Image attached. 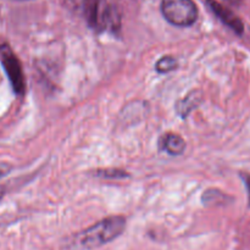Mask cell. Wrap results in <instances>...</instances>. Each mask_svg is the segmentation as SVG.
I'll return each instance as SVG.
<instances>
[{"instance_id": "6da1fadb", "label": "cell", "mask_w": 250, "mask_h": 250, "mask_svg": "<svg viewBox=\"0 0 250 250\" xmlns=\"http://www.w3.org/2000/svg\"><path fill=\"white\" fill-rule=\"evenodd\" d=\"M126 229V219L110 216L97 222L78 236V243L87 249L99 248L121 236Z\"/></svg>"}, {"instance_id": "7a4b0ae2", "label": "cell", "mask_w": 250, "mask_h": 250, "mask_svg": "<svg viewBox=\"0 0 250 250\" xmlns=\"http://www.w3.org/2000/svg\"><path fill=\"white\" fill-rule=\"evenodd\" d=\"M84 15L95 31L116 32L121 26L119 10L111 0H85Z\"/></svg>"}, {"instance_id": "3957f363", "label": "cell", "mask_w": 250, "mask_h": 250, "mask_svg": "<svg viewBox=\"0 0 250 250\" xmlns=\"http://www.w3.org/2000/svg\"><path fill=\"white\" fill-rule=\"evenodd\" d=\"M161 14L173 26L188 27L197 21L198 7L193 0H163Z\"/></svg>"}, {"instance_id": "277c9868", "label": "cell", "mask_w": 250, "mask_h": 250, "mask_svg": "<svg viewBox=\"0 0 250 250\" xmlns=\"http://www.w3.org/2000/svg\"><path fill=\"white\" fill-rule=\"evenodd\" d=\"M0 60H1L5 72H6L7 77L11 82L15 93L17 95L24 94L26 82H24V75L21 67V62L14 54V51L7 45L0 46Z\"/></svg>"}, {"instance_id": "5b68a950", "label": "cell", "mask_w": 250, "mask_h": 250, "mask_svg": "<svg viewBox=\"0 0 250 250\" xmlns=\"http://www.w3.org/2000/svg\"><path fill=\"white\" fill-rule=\"evenodd\" d=\"M208 6L210 7L212 12L219 17L220 21L224 24H226L229 28H231L234 33H237L238 36L243 34L244 32V24L242 22V20L234 14L232 10H229V7L224 6L222 4L217 2L216 0H207Z\"/></svg>"}, {"instance_id": "8992f818", "label": "cell", "mask_w": 250, "mask_h": 250, "mask_svg": "<svg viewBox=\"0 0 250 250\" xmlns=\"http://www.w3.org/2000/svg\"><path fill=\"white\" fill-rule=\"evenodd\" d=\"M161 146L170 155H181L185 151L186 143L178 134L167 133L161 139Z\"/></svg>"}, {"instance_id": "52a82bcc", "label": "cell", "mask_w": 250, "mask_h": 250, "mask_svg": "<svg viewBox=\"0 0 250 250\" xmlns=\"http://www.w3.org/2000/svg\"><path fill=\"white\" fill-rule=\"evenodd\" d=\"M176 66H177V61H176L175 58H172V56H164V58H161L160 60L156 62L155 67H156V71L160 73H167L170 72V71L175 70Z\"/></svg>"}, {"instance_id": "ba28073f", "label": "cell", "mask_w": 250, "mask_h": 250, "mask_svg": "<svg viewBox=\"0 0 250 250\" xmlns=\"http://www.w3.org/2000/svg\"><path fill=\"white\" fill-rule=\"evenodd\" d=\"M242 178H243L244 183H246L247 190H248V197H249V205H250V175H248V173H244V175H242Z\"/></svg>"}, {"instance_id": "9c48e42d", "label": "cell", "mask_w": 250, "mask_h": 250, "mask_svg": "<svg viewBox=\"0 0 250 250\" xmlns=\"http://www.w3.org/2000/svg\"><path fill=\"white\" fill-rule=\"evenodd\" d=\"M226 1L229 2V4H232V5H239L242 1H243V0H226Z\"/></svg>"}, {"instance_id": "30bf717a", "label": "cell", "mask_w": 250, "mask_h": 250, "mask_svg": "<svg viewBox=\"0 0 250 250\" xmlns=\"http://www.w3.org/2000/svg\"><path fill=\"white\" fill-rule=\"evenodd\" d=\"M2 197H4V188H2L1 186H0V199H1Z\"/></svg>"}, {"instance_id": "8fae6325", "label": "cell", "mask_w": 250, "mask_h": 250, "mask_svg": "<svg viewBox=\"0 0 250 250\" xmlns=\"http://www.w3.org/2000/svg\"><path fill=\"white\" fill-rule=\"evenodd\" d=\"M19 1H27V0H19Z\"/></svg>"}]
</instances>
